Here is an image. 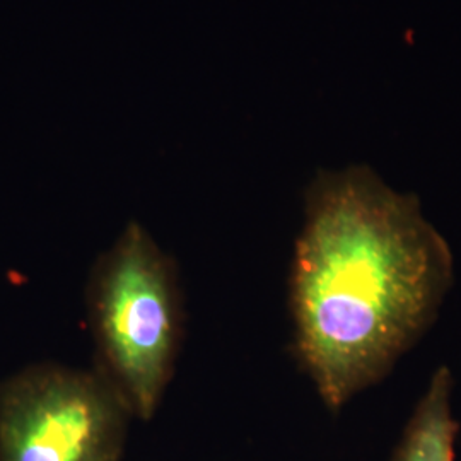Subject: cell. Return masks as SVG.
I'll return each mask as SVG.
<instances>
[{
	"mask_svg": "<svg viewBox=\"0 0 461 461\" xmlns=\"http://www.w3.org/2000/svg\"><path fill=\"white\" fill-rule=\"evenodd\" d=\"M131 417L98 369L32 364L0 381V461H120Z\"/></svg>",
	"mask_w": 461,
	"mask_h": 461,
	"instance_id": "cell-3",
	"label": "cell"
},
{
	"mask_svg": "<svg viewBox=\"0 0 461 461\" xmlns=\"http://www.w3.org/2000/svg\"><path fill=\"white\" fill-rule=\"evenodd\" d=\"M87 320L96 369L132 417L152 419L182 344V291L173 260L139 222H129L93 267Z\"/></svg>",
	"mask_w": 461,
	"mask_h": 461,
	"instance_id": "cell-2",
	"label": "cell"
},
{
	"mask_svg": "<svg viewBox=\"0 0 461 461\" xmlns=\"http://www.w3.org/2000/svg\"><path fill=\"white\" fill-rule=\"evenodd\" d=\"M453 276L449 243L415 195L367 166L314 178L289 303L297 361L331 412L384 378L422 337Z\"/></svg>",
	"mask_w": 461,
	"mask_h": 461,
	"instance_id": "cell-1",
	"label": "cell"
},
{
	"mask_svg": "<svg viewBox=\"0 0 461 461\" xmlns=\"http://www.w3.org/2000/svg\"><path fill=\"white\" fill-rule=\"evenodd\" d=\"M453 375L436 369L396 447L393 461H455L460 424L451 411Z\"/></svg>",
	"mask_w": 461,
	"mask_h": 461,
	"instance_id": "cell-4",
	"label": "cell"
}]
</instances>
